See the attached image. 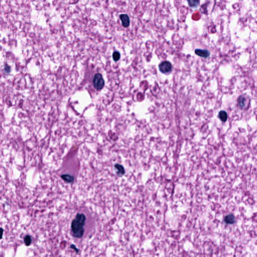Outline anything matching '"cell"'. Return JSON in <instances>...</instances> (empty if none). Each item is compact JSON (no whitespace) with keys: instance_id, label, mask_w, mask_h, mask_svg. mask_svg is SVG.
Segmentation results:
<instances>
[{"instance_id":"ba28073f","label":"cell","mask_w":257,"mask_h":257,"mask_svg":"<svg viewBox=\"0 0 257 257\" xmlns=\"http://www.w3.org/2000/svg\"><path fill=\"white\" fill-rule=\"evenodd\" d=\"M62 178L67 182H72L73 181V177L69 175L65 174L61 176Z\"/></svg>"},{"instance_id":"7a4b0ae2","label":"cell","mask_w":257,"mask_h":257,"mask_svg":"<svg viewBox=\"0 0 257 257\" xmlns=\"http://www.w3.org/2000/svg\"><path fill=\"white\" fill-rule=\"evenodd\" d=\"M93 84L95 88L97 90H101L103 89L104 85V81L101 74L98 73L95 75Z\"/></svg>"},{"instance_id":"277c9868","label":"cell","mask_w":257,"mask_h":257,"mask_svg":"<svg viewBox=\"0 0 257 257\" xmlns=\"http://www.w3.org/2000/svg\"><path fill=\"white\" fill-rule=\"evenodd\" d=\"M195 53L201 57L206 58L208 57L210 55V52L206 49H196L195 50Z\"/></svg>"},{"instance_id":"8992f818","label":"cell","mask_w":257,"mask_h":257,"mask_svg":"<svg viewBox=\"0 0 257 257\" xmlns=\"http://www.w3.org/2000/svg\"><path fill=\"white\" fill-rule=\"evenodd\" d=\"M225 220L226 223L232 224L235 223V218L233 215L229 214L225 217Z\"/></svg>"},{"instance_id":"4fadbf2b","label":"cell","mask_w":257,"mask_h":257,"mask_svg":"<svg viewBox=\"0 0 257 257\" xmlns=\"http://www.w3.org/2000/svg\"><path fill=\"white\" fill-rule=\"evenodd\" d=\"M10 67L7 65H5V70L7 72H9L10 71Z\"/></svg>"},{"instance_id":"5b68a950","label":"cell","mask_w":257,"mask_h":257,"mask_svg":"<svg viewBox=\"0 0 257 257\" xmlns=\"http://www.w3.org/2000/svg\"><path fill=\"white\" fill-rule=\"evenodd\" d=\"M120 18L122 21V24L124 27L127 28L130 26V20L127 14H121L120 15Z\"/></svg>"},{"instance_id":"8fae6325","label":"cell","mask_w":257,"mask_h":257,"mask_svg":"<svg viewBox=\"0 0 257 257\" xmlns=\"http://www.w3.org/2000/svg\"><path fill=\"white\" fill-rule=\"evenodd\" d=\"M189 6L191 7H196L199 5V2L198 1H188Z\"/></svg>"},{"instance_id":"52a82bcc","label":"cell","mask_w":257,"mask_h":257,"mask_svg":"<svg viewBox=\"0 0 257 257\" xmlns=\"http://www.w3.org/2000/svg\"><path fill=\"white\" fill-rule=\"evenodd\" d=\"M219 119L225 122L227 120V114L224 110H221L219 113Z\"/></svg>"},{"instance_id":"7c38bea8","label":"cell","mask_w":257,"mask_h":257,"mask_svg":"<svg viewBox=\"0 0 257 257\" xmlns=\"http://www.w3.org/2000/svg\"><path fill=\"white\" fill-rule=\"evenodd\" d=\"M24 242H25V244L27 246H29L30 244H31V243L32 242V240H31V237L29 235L26 236L24 238Z\"/></svg>"},{"instance_id":"30bf717a","label":"cell","mask_w":257,"mask_h":257,"mask_svg":"<svg viewBox=\"0 0 257 257\" xmlns=\"http://www.w3.org/2000/svg\"><path fill=\"white\" fill-rule=\"evenodd\" d=\"M121 57V54L118 51H115L113 54V58L115 61H118Z\"/></svg>"},{"instance_id":"6da1fadb","label":"cell","mask_w":257,"mask_h":257,"mask_svg":"<svg viewBox=\"0 0 257 257\" xmlns=\"http://www.w3.org/2000/svg\"><path fill=\"white\" fill-rule=\"evenodd\" d=\"M85 219L86 218L84 214L77 213L75 219L72 220L71 223V230L73 237L80 238L83 236Z\"/></svg>"},{"instance_id":"3957f363","label":"cell","mask_w":257,"mask_h":257,"mask_svg":"<svg viewBox=\"0 0 257 257\" xmlns=\"http://www.w3.org/2000/svg\"><path fill=\"white\" fill-rule=\"evenodd\" d=\"M159 71L163 73H167L172 71V66L171 63L168 61L162 62L159 65Z\"/></svg>"},{"instance_id":"9c48e42d","label":"cell","mask_w":257,"mask_h":257,"mask_svg":"<svg viewBox=\"0 0 257 257\" xmlns=\"http://www.w3.org/2000/svg\"><path fill=\"white\" fill-rule=\"evenodd\" d=\"M115 167H116V169H117L118 171L119 172V174H124V173H125V170H124V168L123 166H122V165H120V164H116L115 165Z\"/></svg>"}]
</instances>
